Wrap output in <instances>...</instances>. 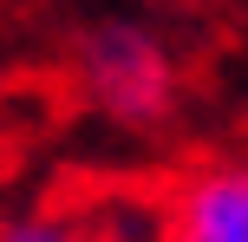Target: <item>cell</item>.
<instances>
[{"label":"cell","instance_id":"6da1fadb","mask_svg":"<svg viewBox=\"0 0 248 242\" xmlns=\"http://www.w3.org/2000/svg\"><path fill=\"white\" fill-rule=\"evenodd\" d=\"M78 65H85V85L105 112L118 118H157L170 105V59L144 26H98V33L78 39Z\"/></svg>","mask_w":248,"mask_h":242},{"label":"cell","instance_id":"7a4b0ae2","mask_svg":"<svg viewBox=\"0 0 248 242\" xmlns=\"http://www.w3.org/2000/svg\"><path fill=\"white\" fill-rule=\"evenodd\" d=\"M157 242H248V164H202L176 177Z\"/></svg>","mask_w":248,"mask_h":242},{"label":"cell","instance_id":"3957f363","mask_svg":"<svg viewBox=\"0 0 248 242\" xmlns=\"http://www.w3.org/2000/svg\"><path fill=\"white\" fill-rule=\"evenodd\" d=\"M0 242H105L85 216H65V210H33V216H7Z\"/></svg>","mask_w":248,"mask_h":242}]
</instances>
